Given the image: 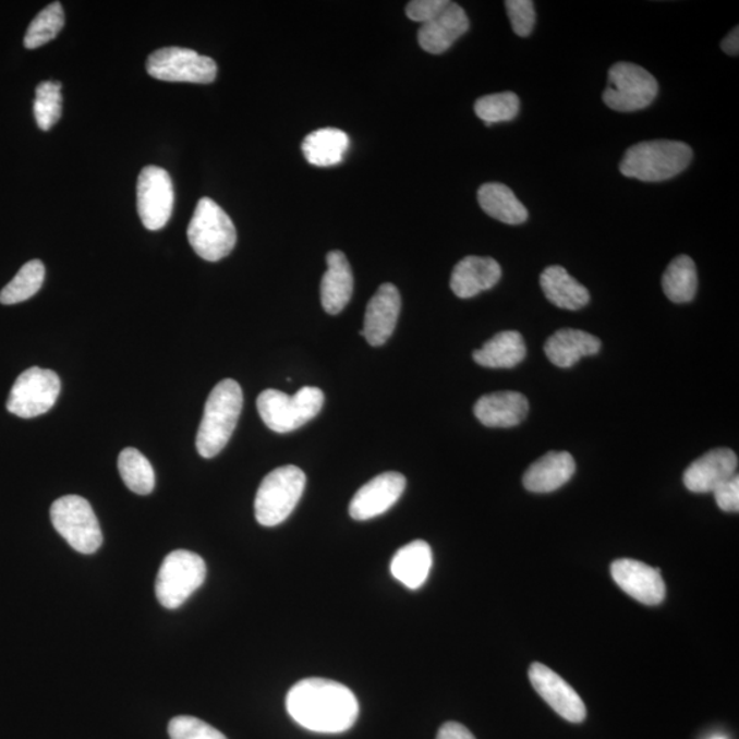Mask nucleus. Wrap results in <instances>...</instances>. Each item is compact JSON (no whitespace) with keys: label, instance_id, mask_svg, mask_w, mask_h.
Segmentation results:
<instances>
[{"label":"nucleus","instance_id":"1","mask_svg":"<svg viewBox=\"0 0 739 739\" xmlns=\"http://www.w3.org/2000/svg\"><path fill=\"white\" fill-rule=\"evenodd\" d=\"M292 719L310 731L339 734L350 730L359 716V703L350 689L324 678L298 682L287 695Z\"/></svg>","mask_w":739,"mask_h":739},{"label":"nucleus","instance_id":"2","mask_svg":"<svg viewBox=\"0 0 739 739\" xmlns=\"http://www.w3.org/2000/svg\"><path fill=\"white\" fill-rule=\"evenodd\" d=\"M243 410V390L234 379H223L211 390L197 431L196 448L201 457H217L228 446Z\"/></svg>","mask_w":739,"mask_h":739},{"label":"nucleus","instance_id":"3","mask_svg":"<svg viewBox=\"0 0 739 739\" xmlns=\"http://www.w3.org/2000/svg\"><path fill=\"white\" fill-rule=\"evenodd\" d=\"M693 149L687 143L652 141L635 144L626 152L620 173L644 182L674 179L692 163Z\"/></svg>","mask_w":739,"mask_h":739},{"label":"nucleus","instance_id":"4","mask_svg":"<svg viewBox=\"0 0 739 739\" xmlns=\"http://www.w3.org/2000/svg\"><path fill=\"white\" fill-rule=\"evenodd\" d=\"M325 395L314 387H304L289 396L276 389L259 395L256 407L265 425L276 433H291L314 420L323 410Z\"/></svg>","mask_w":739,"mask_h":739},{"label":"nucleus","instance_id":"5","mask_svg":"<svg viewBox=\"0 0 739 739\" xmlns=\"http://www.w3.org/2000/svg\"><path fill=\"white\" fill-rule=\"evenodd\" d=\"M305 481L296 465H283L267 474L256 493V521L266 528L286 522L302 499Z\"/></svg>","mask_w":739,"mask_h":739},{"label":"nucleus","instance_id":"6","mask_svg":"<svg viewBox=\"0 0 739 739\" xmlns=\"http://www.w3.org/2000/svg\"><path fill=\"white\" fill-rule=\"evenodd\" d=\"M189 240L201 258L218 262L232 253L238 232L228 214L210 197H203L191 219Z\"/></svg>","mask_w":739,"mask_h":739},{"label":"nucleus","instance_id":"7","mask_svg":"<svg viewBox=\"0 0 739 739\" xmlns=\"http://www.w3.org/2000/svg\"><path fill=\"white\" fill-rule=\"evenodd\" d=\"M205 560L194 552L179 549L166 556L160 566L155 594L162 607L180 608L205 583Z\"/></svg>","mask_w":739,"mask_h":739},{"label":"nucleus","instance_id":"8","mask_svg":"<svg viewBox=\"0 0 739 739\" xmlns=\"http://www.w3.org/2000/svg\"><path fill=\"white\" fill-rule=\"evenodd\" d=\"M50 513L53 528L74 550L93 555L100 548L104 534L98 518L83 497L63 496L53 501Z\"/></svg>","mask_w":739,"mask_h":739},{"label":"nucleus","instance_id":"9","mask_svg":"<svg viewBox=\"0 0 739 739\" xmlns=\"http://www.w3.org/2000/svg\"><path fill=\"white\" fill-rule=\"evenodd\" d=\"M658 84L646 69L630 62H618L609 69L604 104L615 111L644 110L657 98Z\"/></svg>","mask_w":739,"mask_h":739},{"label":"nucleus","instance_id":"10","mask_svg":"<svg viewBox=\"0 0 739 739\" xmlns=\"http://www.w3.org/2000/svg\"><path fill=\"white\" fill-rule=\"evenodd\" d=\"M147 72L160 82L210 84L218 68L211 58L189 48L166 47L148 57Z\"/></svg>","mask_w":739,"mask_h":739},{"label":"nucleus","instance_id":"11","mask_svg":"<svg viewBox=\"0 0 739 739\" xmlns=\"http://www.w3.org/2000/svg\"><path fill=\"white\" fill-rule=\"evenodd\" d=\"M61 393V379L51 370L31 367L15 379L8 410L20 417H36L50 411Z\"/></svg>","mask_w":739,"mask_h":739},{"label":"nucleus","instance_id":"12","mask_svg":"<svg viewBox=\"0 0 739 739\" xmlns=\"http://www.w3.org/2000/svg\"><path fill=\"white\" fill-rule=\"evenodd\" d=\"M173 205V182L168 171L158 166L144 168L137 181V211L144 227L148 230L165 228Z\"/></svg>","mask_w":739,"mask_h":739},{"label":"nucleus","instance_id":"13","mask_svg":"<svg viewBox=\"0 0 739 739\" xmlns=\"http://www.w3.org/2000/svg\"><path fill=\"white\" fill-rule=\"evenodd\" d=\"M529 678L535 692L544 699L556 714L572 723H581L586 717V706L582 699L560 675L541 663L529 668Z\"/></svg>","mask_w":739,"mask_h":739},{"label":"nucleus","instance_id":"14","mask_svg":"<svg viewBox=\"0 0 739 739\" xmlns=\"http://www.w3.org/2000/svg\"><path fill=\"white\" fill-rule=\"evenodd\" d=\"M405 476L395 471L379 474L356 492L350 505V516L355 521L383 516L392 508L403 495Z\"/></svg>","mask_w":739,"mask_h":739},{"label":"nucleus","instance_id":"15","mask_svg":"<svg viewBox=\"0 0 739 739\" xmlns=\"http://www.w3.org/2000/svg\"><path fill=\"white\" fill-rule=\"evenodd\" d=\"M616 585L642 604L657 605L666 597L661 571L641 561L631 559L615 560L610 565Z\"/></svg>","mask_w":739,"mask_h":739},{"label":"nucleus","instance_id":"16","mask_svg":"<svg viewBox=\"0 0 739 739\" xmlns=\"http://www.w3.org/2000/svg\"><path fill=\"white\" fill-rule=\"evenodd\" d=\"M401 310L399 289L393 283H384L372 300L364 314L361 335L370 346H384L393 335Z\"/></svg>","mask_w":739,"mask_h":739},{"label":"nucleus","instance_id":"17","mask_svg":"<svg viewBox=\"0 0 739 739\" xmlns=\"http://www.w3.org/2000/svg\"><path fill=\"white\" fill-rule=\"evenodd\" d=\"M738 458L728 448H716L694 460L683 474V484L693 493H714L737 475Z\"/></svg>","mask_w":739,"mask_h":739},{"label":"nucleus","instance_id":"18","mask_svg":"<svg viewBox=\"0 0 739 739\" xmlns=\"http://www.w3.org/2000/svg\"><path fill=\"white\" fill-rule=\"evenodd\" d=\"M470 29V21L463 8L449 2L437 17L421 26L417 32L420 46L428 53L446 52L453 43Z\"/></svg>","mask_w":739,"mask_h":739},{"label":"nucleus","instance_id":"19","mask_svg":"<svg viewBox=\"0 0 739 739\" xmlns=\"http://www.w3.org/2000/svg\"><path fill=\"white\" fill-rule=\"evenodd\" d=\"M529 412L526 396L501 390L482 396L474 405V414L486 427H513L524 421Z\"/></svg>","mask_w":739,"mask_h":739},{"label":"nucleus","instance_id":"20","mask_svg":"<svg viewBox=\"0 0 739 739\" xmlns=\"http://www.w3.org/2000/svg\"><path fill=\"white\" fill-rule=\"evenodd\" d=\"M501 278V266L493 258L465 256L452 271L451 289L460 299L489 291Z\"/></svg>","mask_w":739,"mask_h":739},{"label":"nucleus","instance_id":"21","mask_svg":"<svg viewBox=\"0 0 739 739\" xmlns=\"http://www.w3.org/2000/svg\"><path fill=\"white\" fill-rule=\"evenodd\" d=\"M326 264L328 270L320 282V302L326 313L337 315L347 307L352 298V269L341 251H330L326 256Z\"/></svg>","mask_w":739,"mask_h":739},{"label":"nucleus","instance_id":"22","mask_svg":"<svg viewBox=\"0 0 739 739\" xmlns=\"http://www.w3.org/2000/svg\"><path fill=\"white\" fill-rule=\"evenodd\" d=\"M576 469V460L569 452H548L530 465L523 475V485L533 493L555 492L572 478Z\"/></svg>","mask_w":739,"mask_h":739},{"label":"nucleus","instance_id":"23","mask_svg":"<svg viewBox=\"0 0 739 739\" xmlns=\"http://www.w3.org/2000/svg\"><path fill=\"white\" fill-rule=\"evenodd\" d=\"M602 341L596 336L578 329H561L545 342L544 351L550 363L560 368L574 366L582 358L596 355Z\"/></svg>","mask_w":739,"mask_h":739},{"label":"nucleus","instance_id":"24","mask_svg":"<svg viewBox=\"0 0 739 739\" xmlns=\"http://www.w3.org/2000/svg\"><path fill=\"white\" fill-rule=\"evenodd\" d=\"M545 298L556 307L578 312L591 302V293L561 266H549L540 277Z\"/></svg>","mask_w":739,"mask_h":739},{"label":"nucleus","instance_id":"25","mask_svg":"<svg viewBox=\"0 0 739 739\" xmlns=\"http://www.w3.org/2000/svg\"><path fill=\"white\" fill-rule=\"evenodd\" d=\"M433 554L431 545L416 540L396 552L390 572L404 586L415 591L426 582L432 570Z\"/></svg>","mask_w":739,"mask_h":739},{"label":"nucleus","instance_id":"26","mask_svg":"<svg viewBox=\"0 0 739 739\" xmlns=\"http://www.w3.org/2000/svg\"><path fill=\"white\" fill-rule=\"evenodd\" d=\"M526 344L521 334L513 330L501 331L474 351L475 363L482 367L512 368L526 358Z\"/></svg>","mask_w":739,"mask_h":739},{"label":"nucleus","instance_id":"27","mask_svg":"<svg viewBox=\"0 0 739 739\" xmlns=\"http://www.w3.org/2000/svg\"><path fill=\"white\" fill-rule=\"evenodd\" d=\"M478 203L487 216L507 225L528 221L529 211L511 189L500 182H487L478 191Z\"/></svg>","mask_w":739,"mask_h":739},{"label":"nucleus","instance_id":"28","mask_svg":"<svg viewBox=\"0 0 739 739\" xmlns=\"http://www.w3.org/2000/svg\"><path fill=\"white\" fill-rule=\"evenodd\" d=\"M350 147V137L344 131L325 128L310 133L303 142V154L308 163L330 168L342 162Z\"/></svg>","mask_w":739,"mask_h":739},{"label":"nucleus","instance_id":"29","mask_svg":"<svg viewBox=\"0 0 739 739\" xmlns=\"http://www.w3.org/2000/svg\"><path fill=\"white\" fill-rule=\"evenodd\" d=\"M663 291L673 303H689L698 293V267L690 256L679 255L664 271Z\"/></svg>","mask_w":739,"mask_h":739},{"label":"nucleus","instance_id":"30","mask_svg":"<svg viewBox=\"0 0 739 739\" xmlns=\"http://www.w3.org/2000/svg\"><path fill=\"white\" fill-rule=\"evenodd\" d=\"M121 478L133 493L146 496L154 490L155 473L152 463L136 448H126L118 458Z\"/></svg>","mask_w":739,"mask_h":739},{"label":"nucleus","instance_id":"31","mask_svg":"<svg viewBox=\"0 0 739 739\" xmlns=\"http://www.w3.org/2000/svg\"><path fill=\"white\" fill-rule=\"evenodd\" d=\"M46 267L40 261H31L21 267L17 276L0 292V303L12 305L35 296L45 282Z\"/></svg>","mask_w":739,"mask_h":739},{"label":"nucleus","instance_id":"32","mask_svg":"<svg viewBox=\"0 0 739 739\" xmlns=\"http://www.w3.org/2000/svg\"><path fill=\"white\" fill-rule=\"evenodd\" d=\"M63 25H65V13H63L62 4L59 2L48 4L32 21L28 31H26L24 46L28 50H35V48L47 45L48 41L56 39Z\"/></svg>","mask_w":739,"mask_h":739},{"label":"nucleus","instance_id":"33","mask_svg":"<svg viewBox=\"0 0 739 739\" xmlns=\"http://www.w3.org/2000/svg\"><path fill=\"white\" fill-rule=\"evenodd\" d=\"M521 109V101L513 93H501L482 96L475 101L476 117L492 126L493 123L516 120Z\"/></svg>","mask_w":739,"mask_h":739},{"label":"nucleus","instance_id":"34","mask_svg":"<svg viewBox=\"0 0 739 739\" xmlns=\"http://www.w3.org/2000/svg\"><path fill=\"white\" fill-rule=\"evenodd\" d=\"M62 85L53 82H43L37 85L34 114L37 126L41 131H50L62 114Z\"/></svg>","mask_w":739,"mask_h":739},{"label":"nucleus","instance_id":"35","mask_svg":"<svg viewBox=\"0 0 739 739\" xmlns=\"http://www.w3.org/2000/svg\"><path fill=\"white\" fill-rule=\"evenodd\" d=\"M170 739H228L217 728L194 716H177L169 723Z\"/></svg>","mask_w":739,"mask_h":739},{"label":"nucleus","instance_id":"36","mask_svg":"<svg viewBox=\"0 0 739 739\" xmlns=\"http://www.w3.org/2000/svg\"><path fill=\"white\" fill-rule=\"evenodd\" d=\"M506 9L512 31L521 37L530 36L535 25V10L532 0H507Z\"/></svg>","mask_w":739,"mask_h":739},{"label":"nucleus","instance_id":"37","mask_svg":"<svg viewBox=\"0 0 739 739\" xmlns=\"http://www.w3.org/2000/svg\"><path fill=\"white\" fill-rule=\"evenodd\" d=\"M448 0H412L405 8L407 17L426 24L448 7Z\"/></svg>","mask_w":739,"mask_h":739},{"label":"nucleus","instance_id":"38","mask_svg":"<svg viewBox=\"0 0 739 739\" xmlns=\"http://www.w3.org/2000/svg\"><path fill=\"white\" fill-rule=\"evenodd\" d=\"M717 507L722 511L738 512L739 511V478L738 474L731 480L722 484L714 492Z\"/></svg>","mask_w":739,"mask_h":739},{"label":"nucleus","instance_id":"39","mask_svg":"<svg viewBox=\"0 0 739 739\" xmlns=\"http://www.w3.org/2000/svg\"><path fill=\"white\" fill-rule=\"evenodd\" d=\"M437 739H475V737L460 723L448 722L438 731Z\"/></svg>","mask_w":739,"mask_h":739},{"label":"nucleus","instance_id":"40","mask_svg":"<svg viewBox=\"0 0 739 739\" xmlns=\"http://www.w3.org/2000/svg\"><path fill=\"white\" fill-rule=\"evenodd\" d=\"M722 50L730 57H738L739 53V29L738 26L728 34L720 43Z\"/></svg>","mask_w":739,"mask_h":739},{"label":"nucleus","instance_id":"41","mask_svg":"<svg viewBox=\"0 0 739 739\" xmlns=\"http://www.w3.org/2000/svg\"><path fill=\"white\" fill-rule=\"evenodd\" d=\"M712 739H726V738L725 737H715V738H712Z\"/></svg>","mask_w":739,"mask_h":739}]
</instances>
